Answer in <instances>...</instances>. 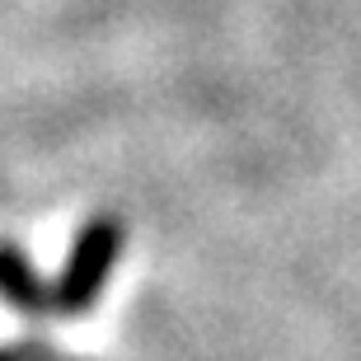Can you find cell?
I'll use <instances>...</instances> for the list:
<instances>
[{"mask_svg":"<svg viewBox=\"0 0 361 361\" xmlns=\"http://www.w3.org/2000/svg\"><path fill=\"white\" fill-rule=\"evenodd\" d=\"M0 300L19 314H52V286L33 272V263L24 258V249H14V244L0 240Z\"/></svg>","mask_w":361,"mask_h":361,"instance_id":"cell-2","label":"cell"},{"mask_svg":"<svg viewBox=\"0 0 361 361\" xmlns=\"http://www.w3.org/2000/svg\"><path fill=\"white\" fill-rule=\"evenodd\" d=\"M0 361H61L52 348H38V343H19V348H0Z\"/></svg>","mask_w":361,"mask_h":361,"instance_id":"cell-3","label":"cell"},{"mask_svg":"<svg viewBox=\"0 0 361 361\" xmlns=\"http://www.w3.org/2000/svg\"><path fill=\"white\" fill-rule=\"evenodd\" d=\"M122 235L127 230H122L118 216H94V221H85L75 244H71L66 268H61V277L52 286V314H85V310H94L108 272L118 263Z\"/></svg>","mask_w":361,"mask_h":361,"instance_id":"cell-1","label":"cell"}]
</instances>
